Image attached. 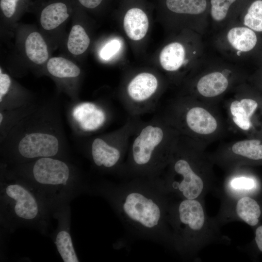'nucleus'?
Masks as SVG:
<instances>
[{
  "mask_svg": "<svg viewBox=\"0 0 262 262\" xmlns=\"http://www.w3.org/2000/svg\"><path fill=\"white\" fill-rule=\"evenodd\" d=\"M12 171L34 189L52 213L90 191V185L76 170L57 157H43L16 165Z\"/></svg>",
  "mask_w": 262,
  "mask_h": 262,
  "instance_id": "f257e3e1",
  "label": "nucleus"
},
{
  "mask_svg": "<svg viewBox=\"0 0 262 262\" xmlns=\"http://www.w3.org/2000/svg\"><path fill=\"white\" fill-rule=\"evenodd\" d=\"M0 210V226L6 233L27 228L48 234L51 211L34 189L12 170L1 175Z\"/></svg>",
  "mask_w": 262,
  "mask_h": 262,
  "instance_id": "f03ea898",
  "label": "nucleus"
},
{
  "mask_svg": "<svg viewBox=\"0 0 262 262\" xmlns=\"http://www.w3.org/2000/svg\"><path fill=\"white\" fill-rule=\"evenodd\" d=\"M168 131L159 115L145 122H139L131 138L127 154V168L131 175L149 178L160 176L174 150Z\"/></svg>",
  "mask_w": 262,
  "mask_h": 262,
  "instance_id": "7ed1b4c3",
  "label": "nucleus"
},
{
  "mask_svg": "<svg viewBox=\"0 0 262 262\" xmlns=\"http://www.w3.org/2000/svg\"><path fill=\"white\" fill-rule=\"evenodd\" d=\"M171 237L181 251L195 254L217 241H225L217 223L209 218L202 199H179L169 211Z\"/></svg>",
  "mask_w": 262,
  "mask_h": 262,
  "instance_id": "20e7f679",
  "label": "nucleus"
},
{
  "mask_svg": "<svg viewBox=\"0 0 262 262\" xmlns=\"http://www.w3.org/2000/svg\"><path fill=\"white\" fill-rule=\"evenodd\" d=\"M125 190L116 205L128 223L146 232L157 230L165 222L169 225L171 203L166 198H160L155 193L141 187Z\"/></svg>",
  "mask_w": 262,
  "mask_h": 262,
  "instance_id": "39448f33",
  "label": "nucleus"
},
{
  "mask_svg": "<svg viewBox=\"0 0 262 262\" xmlns=\"http://www.w3.org/2000/svg\"><path fill=\"white\" fill-rule=\"evenodd\" d=\"M162 173L164 174L159 183L160 188L169 196L178 199H202L212 186L196 171L188 157L174 151Z\"/></svg>",
  "mask_w": 262,
  "mask_h": 262,
  "instance_id": "423d86ee",
  "label": "nucleus"
},
{
  "mask_svg": "<svg viewBox=\"0 0 262 262\" xmlns=\"http://www.w3.org/2000/svg\"><path fill=\"white\" fill-rule=\"evenodd\" d=\"M139 122L137 116H132L107 139H94L91 147V158L94 164L106 170L118 166L127 154L131 138Z\"/></svg>",
  "mask_w": 262,
  "mask_h": 262,
  "instance_id": "0eeeda50",
  "label": "nucleus"
},
{
  "mask_svg": "<svg viewBox=\"0 0 262 262\" xmlns=\"http://www.w3.org/2000/svg\"><path fill=\"white\" fill-rule=\"evenodd\" d=\"M217 49L233 60L255 58L262 51V35L235 20L221 31L215 41Z\"/></svg>",
  "mask_w": 262,
  "mask_h": 262,
  "instance_id": "6e6552de",
  "label": "nucleus"
},
{
  "mask_svg": "<svg viewBox=\"0 0 262 262\" xmlns=\"http://www.w3.org/2000/svg\"><path fill=\"white\" fill-rule=\"evenodd\" d=\"M59 151L60 144L56 136L34 132L27 134L20 140L15 153L9 159L18 165L43 157H57Z\"/></svg>",
  "mask_w": 262,
  "mask_h": 262,
  "instance_id": "1a4fd4ad",
  "label": "nucleus"
},
{
  "mask_svg": "<svg viewBox=\"0 0 262 262\" xmlns=\"http://www.w3.org/2000/svg\"><path fill=\"white\" fill-rule=\"evenodd\" d=\"M156 77L149 72L135 76L127 87L128 101L124 104L132 116L146 113L155 106L152 100L158 87Z\"/></svg>",
  "mask_w": 262,
  "mask_h": 262,
  "instance_id": "9d476101",
  "label": "nucleus"
},
{
  "mask_svg": "<svg viewBox=\"0 0 262 262\" xmlns=\"http://www.w3.org/2000/svg\"><path fill=\"white\" fill-rule=\"evenodd\" d=\"M52 217L57 222L52 239L60 257L64 262H79L70 231L71 210L69 204L54 211Z\"/></svg>",
  "mask_w": 262,
  "mask_h": 262,
  "instance_id": "9b49d317",
  "label": "nucleus"
},
{
  "mask_svg": "<svg viewBox=\"0 0 262 262\" xmlns=\"http://www.w3.org/2000/svg\"><path fill=\"white\" fill-rule=\"evenodd\" d=\"M247 0H209V18L215 27L225 28L237 18Z\"/></svg>",
  "mask_w": 262,
  "mask_h": 262,
  "instance_id": "f8f14e48",
  "label": "nucleus"
},
{
  "mask_svg": "<svg viewBox=\"0 0 262 262\" xmlns=\"http://www.w3.org/2000/svg\"><path fill=\"white\" fill-rule=\"evenodd\" d=\"M165 4L170 12L195 17L207 26L209 0H165Z\"/></svg>",
  "mask_w": 262,
  "mask_h": 262,
  "instance_id": "ddd939ff",
  "label": "nucleus"
},
{
  "mask_svg": "<svg viewBox=\"0 0 262 262\" xmlns=\"http://www.w3.org/2000/svg\"><path fill=\"white\" fill-rule=\"evenodd\" d=\"M68 4L63 1H55L46 5L41 10L39 21L45 31L54 30L62 25L69 17Z\"/></svg>",
  "mask_w": 262,
  "mask_h": 262,
  "instance_id": "4468645a",
  "label": "nucleus"
},
{
  "mask_svg": "<svg viewBox=\"0 0 262 262\" xmlns=\"http://www.w3.org/2000/svg\"><path fill=\"white\" fill-rule=\"evenodd\" d=\"M236 216L252 227L260 225L262 218V200L257 197L244 196L237 198Z\"/></svg>",
  "mask_w": 262,
  "mask_h": 262,
  "instance_id": "2eb2a0df",
  "label": "nucleus"
},
{
  "mask_svg": "<svg viewBox=\"0 0 262 262\" xmlns=\"http://www.w3.org/2000/svg\"><path fill=\"white\" fill-rule=\"evenodd\" d=\"M185 122L188 128L199 134H210L217 129L215 118L206 109L200 107L189 109L185 115Z\"/></svg>",
  "mask_w": 262,
  "mask_h": 262,
  "instance_id": "dca6fc26",
  "label": "nucleus"
},
{
  "mask_svg": "<svg viewBox=\"0 0 262 262\" xmlns=\"http://www.w3.org/2000/svg\"><path fill=\"white\" fill-rule=\"evenodd\" d=\"M226 71L214 70L201 77L196 85L198 93L203 97L213 98L225 92L229 86Z\"/></svg>",
  "mask_w": 262,
  "mask_h": 262,
  "instance_id": "f3484780",
  "label": "nucleus"
},
{
  "mask_svg": "<svg viewBox=\"0 0 262 262\" xmlns=\"http://www.w3.org/2000/svg\"><path fill=\"white\" fill-rule=\"evenodd\" d=\"M190 62L186 49L182 43L175 41L166 45L160 54V62L164 69L169 72L179 70Z\"/></svg>",
  "mask_w": 262,
  "mask_h": 262,
  "instance_id": "a211bd4d",
  "label": "nucleus"
},
{
  "mask_svg": "<svg viewBox=\"0 0 262 262\" xmlns=\"http://www.w3.org/2000/svg\"><path fill=\"white\" fill-rule=\"evenodd\" d=\"M259 95L256 93L254 97L236 100L231 103L230 110L233 121L241 129L247 131L251 128V118L259 106Z\"/></svg>",
  "mask_w": 262,
  "mask_h": 262,
  "instance_id": "6ab92c4d",
  "label": "nucleus"
},
{
  "mask_svg": "<svg viewBox=\"0 0 262 262\" xmlns=\"http://www.w3.org/2000/svg\"><path fill=\"white\" fill-rule=\"evenodd\" d=\"M24 49L27 59L36 65L46 63L49 58L48 45L43 35L37 31L29 33L24 42Z\"/></svg>",
  "mask_w": 262,
  "mask_h": 262,
  "instance_id": "aec40b11",
  "label": "nucleus"
},
{
  "mask_svg": "<svg viewBox=\"0 0 262 262\" xmlns=\"http://www.w3.org/2000/svg\"><path fill=\"white\" fill-rule=\"evenodd\" d=\"M149 26L147 16L144 11L134 7L128 10L124 18V28L128 36L135 41L146 35Z\"/></svg>",
  "mask_w": 262,
  "mask_h": 262,
  "instance_id": "412c9836",
  "label": "nucleus"
},
{
  "mask_svg": "<svg viewBox=\"0 0 262 262\" xmlns=\"http://www.w3.org/2000/svg\"><path fill=\"white\" fill-rule=\"evenodd\" d=\"M235 20L262 35V0H247Z\"/></svg>",
  "mask_w": 262,
  "mask_h": 262,
  "instance_id": "4be33fe9",
  "label": "nucleus"
},
{
  "mask_svg": "<svg viewBox=\"0 0 262 262\" xmlns=\"http://www.w3.org/2000/svg\"><path fill=\"white\" fill-rule=\"evenodd\" d=\"M232 153L252 164H262V140H244L236 142L231 147Z\"/></svg>",
  "mask_w": 262,
  "mask_h": 262,
  "instance_id": "5701e85b",
  "label": "nucleus"
},
{
  "mask_svg": "<svg viewBox=\"0 0 262 262\" xmlns=\"http://www.w3.org/2000/svg\"><path fill=\"white\" fill-rule=\"evenodd\" d=\"M46 64L49 73L57 78H75L81 74L80 68L75 63L63 57H50Z\"/></svg>",
  "mask_w": 262,
  "mask_h": 262,
  "instance_id": "b1692460",
  "label": "nucleus"
},
{
  "mask_svg": "<svg viewBox=\"0 0 262 262\" xmlns=\"http://www.w3.org/2000/svg\"><path fill=\"white\" fill-rule=\"evenodd\" d=\"M90 43V38L84 28L78 24L73 25L67 40L68 51L73 55H80L86 51Z\"/></svg>",
  "mask_w": 262,
  "mask_h": 262,
  "instance_id": "393cba45",
  "label": "nucleus"
},
{
  "mask_svg": "<svg viewBox=\"0 0 262 262\" xmlns=\"http://www.w3.org/2000/svg\"><path fill=\"white\" fill-rule=\"evenodd\" d=\"M81 124L86 130L93 131L99 128L105 121L103 111L93 103H85L81 108Z\"/></svg>",
  "mask_w": 262,
  "mask_h": 262,
  "instance_id": "a878e982",
  "label": "nucleus"
},
{
  "mask_svg": "<svg viewBox=\"0 0 262 262\" xmlns=\"http://www.w3.org/2000/svg\"><path fill=\"white\" fill-rule=\"evenodd\" d=\"M231 192L240 195L257 197L262 191L260 181L254 177H241L233 179L229 185Z\"/></svg>",
  "mask_w": 262,
  "mask_h": 262,
  "instance_id": "bb28decb",
  "label": "nucleus"
},
{
  "mask_svg": "<svg viewBox=\"0 0 262 262\" xmlns=\"http://www.w3.org/2000/svg\"><path fill=\"white\" fill-rule=\"evenodd\" d=\"M24 0H0V9L3 16L8 19L14 18Z\"/></svg>",
  "mask_w": 262,
  "mask_h": 262,
  "instance_id": "cd10ccee",
  "label": "nucleus"
},
{
  "mask_svg": "<svg viewBox=\"0 0 262 262\" xmlns=\"http://www.w3.org/2000/svg\"><path fill=\"white\" fill-rule=\"evenodd\" d=\"M121 43L119 40L113 39L107 43L100 51V57L108 60L116 54L121 48Z\"/></svg>",
  "mask_w": 262,
  "mask_h": 262,
  "instance_id": "c85d7f7f",
  "label": "nucleus"
},
{
  "mask_svg": "<svg viewBox=\"0 0 262 262\" xmlns=\"http://www.w3.org/2000/svg\"><path fill=\"white\" fill-rule=\"evenodd\" d=\"M12 81L10 77L0 69V102H1L4 97L9 92Z\"/></svg>",
  "mask_w": 262,
  "mask_h": 262,
  "instance_id": "c756f323",
  "label": "nucleus"
},
{
  "mask_svg": "<svg viewBox=\"0 0 262 262\" xmlns=\"http://www.w3.org/2000/svg\"><path fill=\"white\" fill-rule=\"evenodd\" d=\"M254 243L256 249L262 253V225L257 226L254 231Z\"/></svg>",
  "mask_w": 262,
  "mask_h": 262,
  "instance_id": "7c9ffc66",
  "label": "nucleus"
},
{
  "mask_svg": "<svg viewBox=\"0 0 262 262\" xmlns=\"http://www.w3.org/2000/svg\"><path fill=\"white\" fill-rule=\"evenodd\" d=\"M83 7L88 9H94L98 7L103 0H77Z\"/></svg>",
  "mask_w": 262,
  "mask_h": 262,
  "instance_id": "2f4dec72",
  "label": "nucleus"
},
{
  "mask_svg": "<svg viewBox=\"0 0 262 262\" xmlns=\"http://www.w3.org/2000/svg\"><path fill=\"white\" fill-rule=\"evenodd\" d=\"M254 79L256 83L262 88V67H260L257 71L254 77Z\"/></svg>",
  "mask_w": 262,
  "mask_h": 262,
  "instance_id": "473e14b6",
  "label": "nucleus"
},
{
  "mask_svg": "<svg viewBox=\"0 0 262 262\" xmlns=\"http://www.w3.org/2000/svg\"><path fill=\"white\" fill-rule=\"evenodd\" d=\"M260 67H262V51L254 58Z\"/></svg>",
  "mask_w": 262,
  "mask_h": 262,
  "instance_id": "72a5a7b5",
  "label": "nucleus"
},
{
  "mask_svg": "<svg viewBox=\"0 0 262 262\" xmlns=\"http://www.w3.org/2000/svg\"><path fill=\"white\" fill-rule=\"evenodd\" d=\"M261 98H262V97H261Z\"/></svg>",
  "mask_w": 262,
  "mask_h": 262,
  "instance_id": "f704fd0d",
  "label": "nucleus"
}]
</instances>
